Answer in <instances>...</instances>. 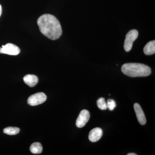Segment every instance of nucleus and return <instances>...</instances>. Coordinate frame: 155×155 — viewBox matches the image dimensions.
Masks as SVG:
<instances>
[{
	"mask_svg": "<svg viewBox=\"0 0 155 155\" xmlns=\"http://www.w3.org/2000/svg\"><path fill=\"white\" fill-rule=\"evenodd\" d=\"M37 23L41 32L50 39L55 40L62 35L61 23L52 15L45 14L42 15L38 19Z\"/></svg>",
	"mask_w": 155,
	"mask_h": 155,
	"instance_id": "f257e3e1",
	"label": "nucleus"
},
{
	"mask_svg": "<svg viewBox=\"0 0 155 155\" xmlns=\"http://www.w3.org/2000/svg\"><path fill=\"white\" fill-rule=\"evenodd\" d=\"M122 72L131 77H146L151 73L149 67L139 63H127L122 65Z\"/></svg>",
	"mask_w": 155,
	"mask_h": 155,
	"instance_id": "f03ea898",
	"label": "nucleus"
},
{
	"mask_svg": "<svg viewBox=\"0 0 155 155\" xmlns=\"http://www.w3.org/2000/svg\"><path fill=\"white\" fill-rule=\"evenodd\" d=\"M138 36V31L136 29L130 31L127 34L125 37L124 47L125 51L129 52L131 50L134 41Z\"/></svg>",
	"mask_w": 155,
	"mask_h": 155,
	"instance_id": "7ed1b4c3",
	"label": "nucleus"
},
{
	"mask_svg": "<svg viewBox=\"0 0 155 155\" xmlns=\"http://www.w3.org/2000/svg\"><path fill=\"white\" fill-rule=\"evenodd\" d=\"M46 100V95L44 93H37L30 96L28 98L27 103L29 105L35 106L44 103Z\"/></svg>",
	"mask_w": 155,
	"mask_h": 155,
	"instance_id": "20e7f679",
	"label": "nucleus"
},
{
	"mask_svg": "<svg viewBox=\"0 0 155 155\" xmlns=\"http://www.w3.org/2000/svg\"><path fill=\"white\" fill-rule=\"evenodd\" d=\"M19 47L13 44L8 43L0 48V54H7L11 55H17L20 53Z\"/></svg>",
	"mask_w": 155,
	"mask_h": 155,
	"instance_id": "39448f33",
	"label": "nucleus"
},
{
	"mask_svg": "<svg viewBox=\"0 0 155 155\" xmlns=\"http://www.w3.org/2000/svg\"><path fill=\"white\" fill-rule=\"evenodd\" d=\"M90 117V114L89 111L86 110H82L76 120V126L79 128L84 127L89 120Z\"/></svg>",
	"mask_w": 155,
	"mask_h": 155,
	"instance_id": "423d86ee",
	"label": "nucleus"
},
{
	"mask_svg": "<svg viewBox=\"0 0 155 155\" xmlns=\"http://www.w3.org/2000/svg\"><path fill=\"white\" fill-rule=\"evenodd\" d=\"M134 107L139 122L142 125H144L146 123V118L141 107L137 103H135Z\"/></svg>",
	"mask_w": 155,
	"mask_h": 155,
	"instance_id": "0eeeda50",
	"label": "nucleus"
},
{
	"mask_svg": "<svg viewBox=\"0 0 155 155\" xmlns=\"http://www.w3.org/2000/svg\"><path fill=\"white\" fill-rule=\"evenodd\" d=\"M103 135V130L99 127L94 128L90 132L89 139L92 142L98 141L101 138Z\"/></svg>",
	"mask_w": 155,
	"mask_h": 155,
	"instance_id": "6e6552de",
	"label": "nucleus"
},
{
	"mask_svg": "<svg viewBox=\"0 0 155 155\" xmlns=\"http://www.w3.org/2000/svg\"><path fill=\"white\" fill-rule=\"evenodd\" d=\"M23 81L28 86L32 87L36 85L38 82V79L36 75L29 74L24 76Z\"/></svg>",
	"mask_w": 155,
	"mask_h": 155,
	"instance_id": "1a4fd4ad",
	"label": "nucleus"
},
{
	"mask_svg": "<svg viewBox=\"0 0 155 155\" xmlns=\"http://www.w3.org/2000/svg\"><path fill=\"white\" fill-rule=\"evenodd\" d=\"M143 52L147 55H151L155 53V40L149 42L143 48Z\"/></svg>",
	"mask_w": 155,
	"mask_h": 155,
	"instance_id": "9d476101",
	"label": "nucleus"
},
{
	"mask_svg": "<svg viewBox=\"0 0 155 155\" xmlns=\"http://www.w3.org/2000/svg\"><path fill=\"white\" fill-rule=\"evenodd\" d=\"M30 150L33 154L41 153L43 150L42 146L40 143H34L30 146Z\"/></svg>",
	"mask_w": 155,
	"mask_h": 155,
	"instance_id": "9b49d317",
	"label": "nucleus"
},
{
	"mask_svg": "<svg viewBox=\"0 0 155 155\" xmlns=\"http://www.w3.org/2000/svg\"><path fill=\"white\" fill-rule=\"evenodd\" d=\"M19 131L20 129L18 127H6L3 130L4 133L10 135H16L19 133Z\"/></svg>",
	"mask_w": 155,
	"mask_h": 155,
	"instance_id": "f8f14e48",
	"label": "nucleus"
},
{
	"mask_svg": "<svg viewBox=\"0 0 155 155\" xmlns=\"http://www.w3.org/2000/svg\"><path fill=\"white\" fill-rule=\"evenodd\" d=\"M97 105L98 107L101 110H106L107 109V103L104 98L101 97L98 99L97 101Z\"/></svg>",
	"mask_w": 155,
	"mask_h": 155,
	"instance_id": "ddd939ff",
	"label": "nucleus"
},
{
	"mask_svg": "<svg viewBox=\"0 0 155 155\" xmlns=\"http://www.w3.org/2000/svg\"><path fill=\"white\" fill-rule=\"evenodd\" d=\"M107 109L110 111L113 110L116 107V103L114 100L113 99L108 100L107 103Z\"/></svg>",
	"mask_w": 155,
	"mask_h": 155,
	"instance_id": "4468645a",
	"label": "nucleus"
},
{
	"mask_svg": "<svg viewBox=\"0 0 155 155\" xmlns=\"http://www.w3.org/2000/svg\"><path fill=\"white\" fill-rule=\"evenodd\" d=\"M2 7L1 5H0V17H1V15H2Z\"/></svg>",
	"mask_w": 155,
	"mask_h": 155,
	"instance_id": "2eb2a0df",
	"label": "nucleus"
},
{
	"mask_svg": "<svg viewBox=\"0 0 155 155\" xmlns=\"http://www.w3.org/2000/svg\"><path fill=\"white\" fill-rule=\"evenodd\" d=\"M137 154L134 153H129L127 154V155H137Z\"/></svg>",
	"mask_w": 155,
	"mask_h": 155,
	"instance_id": "dca6fc26",
	"label": "nucleus"
}]
</instances>
